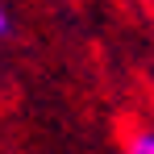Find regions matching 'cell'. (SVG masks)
Instances as JSON below:
<instances>
[{"label": "cell", "mask_w": 154, "mask_h": 154, "mask_svg": "<svg viewBox=\"0 0 154 154\" xmlns=\"http://www.w3.org/2000/svg\"><path fill=\"white\" fill-rule=\"evenodd\" d=\"M13 33V17H8V8L0 4V38H8Z\"/></svg>", "instance_id": "2"}, {"label": "cell", "mask_w": 154, "mask_h": 154, "mask_svg": "<svg viewBox=\"0 0 154 154\" xmlns=\"http://www.w3.org/2000/svg\"><path fill=\"white\" fill-rule=\"evenodd\" d=\"M125 154H154V125H129L125 129Z\"/></svg>", "instance_id": "1"}]
</instances>
